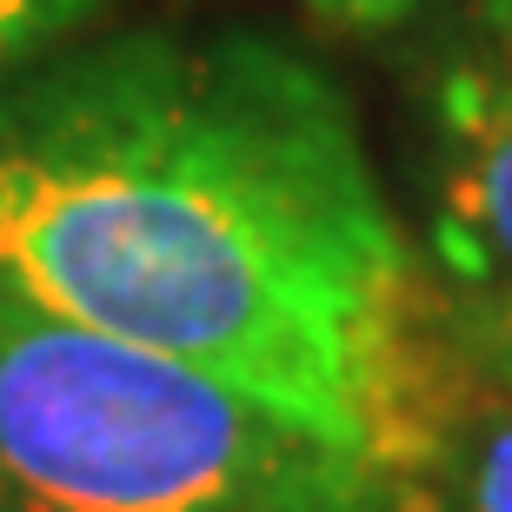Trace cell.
<instances>
[{"mask_svg": "<svg viewBox=\"0 0 512 512\" xmlns=\"http://www.w3.org/2000/svg\"><path fill=\"white\" fill-rule=\"evenodd\" d=\"M0 300L187 360L386 473L433 313L346 94L253 34L0 74Z\"/></svg>", "mask_w": 512, "mask_h": 512, "instance_id": "6da1fadb", "label": "cell"}, {"mask_svg": "<svg viewBox=\"0 0 512 512\" xmlns=\"http://www.w3.org/2000/svg\"><path fill=\"white\" fill-rule=\"evenodd\" d=\"M0 512H406V493L200 366L0 300Z\"/></svg>", "mask_w": 512, "mask_h": 512, "instance_id": "7a4b0ae2", "label": "cell"}, {"mask_svg": "<svg viewBox=\"0 0 512 512\" xmlns=\"http://www.w3.org/2000/svg\"><path fill=\"white\" fill-rule=\"evenodd\" d=\"M393 479L406 512H512V340L486 306L473 326L426 313Z\"/></svg>", "mask_w": 512, "mask_h": 512, "instance_id": "3957f363", "label": "cell"}, {"mask_svg": "<svg viewBox=\"0 0 512 512\" xmlns=\"http://www.w3.org/2000/svg\"><path fill=\"white\" fill-rule=\"evenodd\" d=\"M439 260L486 300H512V7L446 87Z\"/></svg>", "mask_w": 512, "mask_h": 512, "instance_id": "277c9868", "label": "cell"}, {"mask_svg": "<svg viewBox=\"0 0 512 512\" xmlns=\"http://www.w3.org/2000/svg\"><path fill=\"white\" fill-rule=\"evenodd\" d=\"M100 0H0V74H14L27 60H40V47H54L67 27L94 14Z\"/></svg>", "mask_w": 512, "mask_h": 512, "instance_id": "5b68a950", "label": "cell"}, {"mask_svg": "<svg viewBox=\"0 0 512 512\" xmlns=\"http://www.w3.org/2000/svg\"><path fill=\"white\" fill-rule=\"evenodd\" d=\"M313 14L326 20H340V27H386L393 14H406L413 0H306Z\"/></svg>", "mask_w": 512, "mask_h": 512, "instance_id": "8992f818", "label": "cell"}, {"mask_svg": "<svg viewBox=\"0 0 512 512\" xmlns=\"http://www.w3.org/2000/svg\"><path fill=\"white\" fill-rule=\"evenodd\" d=\"M486 313H493V326L512 340V300H486Z\"/></svg>", "mask_w": 512, "mask_h": 512, "instance_id": "52a82bcc", "label": "cell"}]
</instances>
